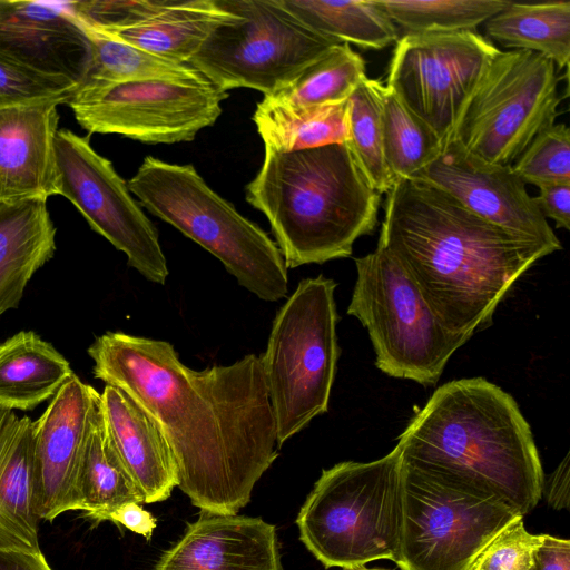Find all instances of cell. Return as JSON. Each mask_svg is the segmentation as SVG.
Segmentation results:
<instances>
[{"label":"cell","instance_id":"cell-1","mask_svg":"<svg viewBox=\"0 0 570 570\" xmlns=\"http://www.w3.org/2000/svg\"><path fill=\"white\" fill-rule=\"evenodd\" d=\"M96 379L120 389L157 423L177 487L202 511L237 514L278 456L259 356L193 370L160 340L106 332L88 347Z\"/></svg>","mask_w":570,"mask_h":570},{"label":"cell","instance_id":"cell-2","mask_svg":"<svg viewBox=\"0 0 570 570\" xmlns=\"http://www.w3.org/2000/svg\"><path fill=\"white\" fill-rule=\"evenodd\" d=\"M386 194L377 245L455 334L471 338L489 326L513 283L554 253L481 218L424 180L399 179Z\"/></svg>","mask_w":570,"mask_h":570},{"label":"cell","instance_id":"cell-3","mask_svg":"<svg viewBox=\"0 0 570 570\" xmlns=\"http://www.w3.org/2000/svg\"><path fill=\"white\" fill-rule=\"evenodd\" d=\"M402 463L493 495L521 515L542 499L544 473L513 397L483 377L439 386L397 438Z\"/></svg>","mask_w":570,"mask_h":570},{"label":"cell","instance_id":"cell-4","mask_svg":"<svg viewBox=\"0 0 570 570\" xmlns=\"http://www.w3.org/2000/svg\"><path fill=\"white\" fill-rule=\"evenodd\" d=\"M245 195L268 219L287 269L351 256L375 228L381 203L346 142L265 149Z\"/></svg>","mask_w":570,"mask_h":570},{"label":"cell","instance_id":"cell-5","mask_svg":"<svg viewBox=\"0 0 570 570\" xmlns=\"http://www.w3.org/2000/svg\"><path fill=\"white\" fill-rule=\"evenodd\" d=\"M127 186L151 214L214 255L242 287L267 302L287 295L288 269L276 243L193 165L147 156Z\"/></svg>","mask_w":570,"mask_h":570},{"label":"cell","instance_id":"cell-6","mask_svg":"<svg viewBox=\"0 0 570 570\" xmlns=\"http://www.w3.org/2000/svg\"><path fill=\"white\" fill-rule=\"evenodd\" d=\"M402 460L395 446L371 462L323 470L302 505L299 539L324 567L353 569L394 561L402 532Z\"/></svg>","mask_w":570,"mask_h":570},{"label":"cell","instance_id":"cell-7","mask_svg":"<svg viewBox=\"0 0 570 570\" xmlns=\"http://www.w3.org/2000/svg\"><path fill=\"white\" fill-rule=\"evenodd\" d=\"M335 288L323 275L302 279L276 313L259 356L278 448L328 410L340 357Z\"/></svg>","mask_w":570,"mask_h":570},{"label":"cell","instance_id":"cell-8","mask_svg":"<svg viewBox=\"0 0 570 570\" xmlns=\"http://www.w3.org/2000/svg\"><path fill=\"white\" fill-rule=\"evenodd\" d=\"M347 314L367 330L375 366L395 379L435 384L470 338L449 331L395 259L380 245L355 258Z\"/></svg>","mask_w":570,"mask_h":570},{"label":"cell","instance_id":"cell-9","mask_svg":"<svg viewBox=\"0 0 570 570\" xmlns=\"http://www.w3.org/2000/svg\"><path fill=\"white\" fill-rule=\"evenodd\" d=\"M235 17L218 24L188 65L227 91L250 88L269 96L333 46L296 19L279 0H217Z\"/></svg>","mask_w":570,"mask_h":570},{"label":"cell","instance_id":"cell-10","mask_svg":"<svg viewBox=\"0 0 570 570\" xmlns=\"http://www.w3.org/2000/svg\"><path fill=\"white\" fill-rule=\"evenodd\" d=\"M403 520L393 562L401 570H469L482 550L523 518L502 500L402 463Z\"/></svg>","mask_w":570,"mask_h":570},{"label":"cell","instance_id":"cell-11","mask_svg":"<svg viewBox=\"0 0 570 570\" xmlns=\"http://www.w3.org/2000/svg\"><path fill=\"white\" fill-rule=\"evenodd\" d=\"M557 70L552 60L537 52L499 50L451 138L485 161L512 165L542 129L554 124L562 100Z\"/></svg>","mask_w":570,"mask_h":570},{"label":"cell","instance_id":"cell-12","mask_svg":"<svg viewBox=\"0 0 570 570\" xmlns=\"http://www.w3.org/2000/svg\"><path fill=\"white\" fill-rule=\"evenodd\" d=\"M56 195L66 197L90 227L127 256L145 278L165 284L169 274L158 233L127 183L88 137L58 129L55 138Z\"/></svg>","mask_w":570,"mask_h":570},{"label":"cell","instance_id":"cell-13","mask_svg":"<svg viewBox=\"0 0 570 570\" xmlns=\"http://www.w3.org/2000/svg\"><path fill=\"white\" fill-rule=\"evenodd\" d=\"M227 97V91L212 83L135 81L78 87L67 104L89 134L176 144L191 141L199 130L214 125Z\"/></svg>","mask_w":570,"mask_h":570},{"label":"cell","instance_id":"cell-14","mask_svg":"<svg viewBox=\"0 0 570 570\" xmlns=\"http://www.w3.org/2000/svg\"><path fill=\"white\" fill-rule=\"evenodd\" d=\"M499 50L476 31L402 35L385 87L444 142Z\"/></svg>","mask_w":570,"mask_h":570},{"label":"cell","instance_id":"cell-15","mask_svg":"<svg viewBox=\"0 0 570 570\" xmlns=\"http://www.w3.org/2000/svg\"><path fill=\"white\" fill-rule=\"evenodd\" d=\"M100 393L73 374L33 421V507L52 521L80 510L79 476Z\"/></svg>","mask_w":570,"mask_h":570},{"label":"cell","instance_id":"cell-16","mask_svg":"<svg viewBox=\"0 0 570 570\" xmlns=\"http://www.w3.org/2000/svg\"><path fill=\"white\" fill-rule=\"evenodd\" d=\"M450 194L481 218L513 234L562 249L525 184L511 165L485 161L455 138L444 141L440 156L415 177Z\"/></svg>","mask_w":570,"mask_h":570},{"label":"cell","instance_id":"cell-17","mask_svg":"<svg viewBox=\"0 0 570 570\" xmlns=\"http://www.w3.org/2000/svg\"><path fill=\"white\" fill-rule=\"evenodd\" d=\"M0 59L78 86L89 49L63 2L0 0Z\"/></svg>","mask_w":570,"mask_h":570},{"label":"cell","instance_id":"cell-18","mask_svg":"<svg viewBox=\"0 0 570 570\" xmlns=\"http://www.w3.org/2000/svg\"><path fill=\"white\" fill-rule=\"evenodd\" d=\"M154 570H283L275 527L261 518L202 511Z\"/></svg>","mask_w":570,"mask_h":570},{"label":"cell","instance_id":"cell-19","mask_svg":"<svg viewBox=\"0 0 570 570\" xmlns=\"http://www.w3.org/2000/svg\"><path fill=\"white\" fill-rule=\"evenodd\" d=\"M48 99L0 108V203L56 195L57 106Z\"/></svg>","mask_w":570,"mask_h":570},{"label":"cell","instance_id":"cell-20","mask_svg":"<svg viewBox=\"0 0 570 570\" xmlns=\"http://www.w3.org/2000/svg\"><path fill=\"white\" fill-rule=\"evenodd\" d=\"M101 411L109 438L145 503L169 498L177 485L170 448L154 419L127 393L106 385Z\"/></svg>","mask_w":570,"mask_h":570},{"label":"cell","instance_id":"cell-21","mask_svg":"<svg viewBox=\"0 0 570 570\" xmlns=\"http://www.w3.org/2000/svg\"><path fill=\"white\" fill-rule=\"evenodd\" d=\"M33 507V421L0 406V548L40 550Z\"/></svg>","mask_w":570,"mask_h":570},{"label":"cell","instance_id":"cell-22","mask_svg":"<svg viewBox=\"0 0 570 570\" xmlns=\"http://www.w3.org/2000/svg\"><path fill=\"white\" fill-rule=\"evenodd\" d=\"M47 198L0 203V316L17 308L24 289L56 252Z\"/></svg>","mask_w":570,"mask_h":570},{"label":"cell","instance_id":"cell-23","mask_svg":"<svg viewBox=\"0 0 570 570\" xmlns=\"http://www.w3.org/2000/svg\"><path fill=\"white\" fill-rule=\"evenodd\" d=\"M234 17L217 0H168L160 11L138 24L100 31L157 57L188 63L212 31Z\"/></svg>","mask_w":570,"mask_h":570},{"label":"cell","instance_id":"cell-24","mask_svg":"<svg viewBox=\"0 0 570 570\" xmlns=\"http://www.w3.org/2000/svg\"><path fill=\"white\" fill-rule=\"evenodd\" d=\"M73 374L50 343L21 331L0 344V406L30 411L52 399Z\"/></svg>","mask_w":570,"mask_h":570},{"label":"cell","instance_id":"cell-25","mask_svg":"<svg viewBox=\"0 0 570 570\" xmlns=\"http://www.w3.org/2000/svg\"><path fill=\"white\" fill-rule=\"evenodd\" d=\"M76 21L85 33L89 49L87 71L78 87L135 81H169L196 86L210 83L188 63H178L157 57Z\"/></svg>","mask_w":570,"mask_h":570},{"label":"cell","instance_id":"cell-26","mask_svg":"<svg viewBox=\"0 0 570 570\" xmlns=\"http://www.w3.org/2000/svg\"><path fill=\"white\" fill-rule=\"evenodd\" d=\"M485 38L502 46L537 52L558 70L570 60V1L510 3L484 23Z\"/></svg>","mask_w":570,"mask_h":570},{"label":"cell","instance_id":"cell-27","mask_svg":"<svg viewBox=\"0 0 570 570\" xmlns=\"http://www.w3.org/2000/svg\"><path fill=\"white\" fill-rule=\"evenodd\" d=\"M266 150L287 153L348 140V99L301 107L263 98L253 115Z\"/></svg>","mask_w":570,"mask_h":570},{"label":"cell","instance_id":"cell-28","mask_svg":"<svg viewBox=\"0 0 570 570\" xmlns=\"http://www.w3.org/2000/svg\"><path fill=\"white\" fill-rule=\"evenodd\" d=\"M80 510L101 522L144 497L118 455L106 429L100 403L95 412L79 476Z\"/></svg>","mask_w":570,"mask_h":570},{"label":"cell","instance_id":"cell-29","mask_svg":"<svg viewBox=\"0 0 570 570\" xmlns=\"http://www.w3.org/2000/svg\"><path fill=\"white\" fill-rule=\"evenodd\" d=\"M313 31L342 43L380 50L396 42L400 32L375 0H279Z\"/></svg>","mask_w":570,"mask_h":570},{"label":"cell","instance_id":"cell-30","mask_svg":"<svg viewBox=\"0 0 570 570\" xmlns=\"http://www.w3.org/2000/svg\"><path fill=\"white\" fill-rule=\"evenodd\" d=\"M363 58L338 43L305 67L292 81L264 98L283 105L312 107L347 100L366 78Z\"/></svg>","mask_w":570,"mask_h":570},{"label":"cell","instance_id":"cell-31","mask_svg":"<svg viewBox=\"0 0 570 570\" xmlns=\"http://www.w3.org/2000/svg\"><path fill=\"white\" fill-rule=\"evenodd\" d=\"M382 131L385 161L396 180L415 177L440 156L444 145L439 135L385 86Z\"/></svg>","mask_w":570,"mask_h":570},{"label":"cell","instance_id":"cell-32","mask_svg":"<svg viewBox=\"0 0 570 570\" xmlns=\"http://www.w3.org/2000/svg\"><path fill=\"white\" fill-rule=\"evenodd\" d=\"M375 1L402 35L475 31L510 3V0Z\"/></svg>","mask_w":570,"mask_h":570},{"label":"cell","instance_id":"cell-33","mask_svg":"<svg viewBox=\"0 0 570 570\" xmlns=\"http://www.w3.org/2000/svg\"><path fill=\"white\" fill-rule=\"evenodd\" d=\"M384 86L366 77L348 98V145L357 165L379 193H387L396 179L384 157L382 92Z\"/></svg>","mask_w":570,"mask_h":570},{"label":"cell","instance_id":"cell-34","mask_svg":"<svg viewBox=\"0 0 570 570\" xmlns=\"http://www.w3.org/2000/svg\"><path fill=\"white\" fill-rule=\"evenodd\" d=\"M524 183L537 187L570 184V130L566 124L542 129L511 165Z\"/></svg>","mask_w":570,"mask_h":570},{"label":"cell","instance_id":"cell-35","mask_svg":"<svg viewBox=\"0 0 570 570\" xmlns=\"http://www.w3.org/2000/svg\"><path fill=\"white\" fill-rule=\"evenodd\" d=\"M77 87L0 59V108L48 99L68 102Z\"/></svg>","mask_w":570,"mask_h":570},{"label":"cell","instance_id":"cell-36","mask_svg":"<svg viewBox=\"0 0 570 570\" xmlns=\"http://www.w3.org/2000/svg\"><path fill=\"white\" fill-rule=\"evenodd\" d=\"M540 534L530 533L519 518L478 556L469 570H532Z\"/></svg>","mask_w":570,"mask_h":570},{"label":"cell","instance_id":"cell-37","mask_svg":"<svg viewBox=\"0 0 570 570\" xmlns=\"http://www.w3.org/2000/svg\"><path fill=\"white\" fill-rule=\"evenodd\" d=\"M168 0L63 1L76 20L102 31L138 24L160 11Z\"/></svg>","mask_w":570,"mask_h":570},{"label":"cell","instance_id":"cell-38","mask_svg":"<svg viewBox=\"0 0 570 570\" xmlns=\"http://www.w3.org/2000/svg\"><path fill=\"white\" fill-rule=\"evenodd\" d=\"M534 200L546 219H552L557 228L569 230L570 184L542 185Z\"/></svg>","mask_w":570,"mask_h":570},{"label":"cell","instance_id":"cell-39","mask_svg":"<svg viewBox=\"0 0 570 570\" xmlns=\"http://www.w3.org/2000/svg\"><path fill=\"white\" fill-rule=\"evenodd\" d=\"M532 570H570V541L540 534Z\"/></svg>","mask_w":570,"mask_h":570},{"label":"cell","instance_id":"cell-40","mask_svg":"<svg viewBox=\"0 0 570 570\" xmlns=\"http://www.w3.org/2000/svg\"><path fill=\"white\" fill-rule=\"evenodd\" d=\"M569 484H570V455L564 459L548 476H544L542 497L553 509L561 510L569 508Z\"/></svg>","mask_w":570,"mask_h":570},{"label":"cell","instance_id":"cell-41","mask_svg":"<svg viewBox=\"0 0 570 570\" xmlns=\"http://www.w3.org/2000/svg\"><path fill=\"white\" fill-rule=\"evenodd\" d=\"M0 570H52L41 550L0 548Z\"/></svg>","mask_w":570,"mask_h":570},{"label":"cell","instance_id":"cell-42","mask_svg":"<svg viewBox=\"0 0 570 570\" xmlns=\"http://www.w3.org/2000/svg\"><path fill=\"white\" fill-rule=\"evenodd\" d=\"M110 521L146 538H149L156 528V519L151 513L144 510L140 503H129L122 507L112 515Z\"/></svg>","mask_w":570,"mask_h":570},{"label":"cell","instance_id":"cell-43","mask_svg":"<svg viewBox=\"0 0 570 570\" xmlns=\"http://www.w3.org/2000/svg\"><path fill=\"white\" fill-rule=\"evenodd\" d=\"M344 570H386V569H380V568H365L364 567H358V568H353V569H344Z\"/></svg>","mask_w":570,"mask_h":570}]
</instances>
